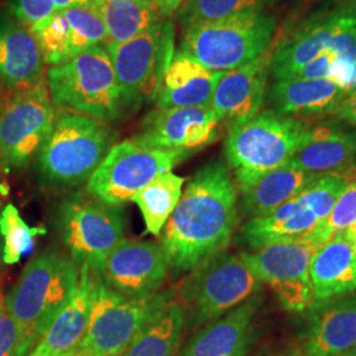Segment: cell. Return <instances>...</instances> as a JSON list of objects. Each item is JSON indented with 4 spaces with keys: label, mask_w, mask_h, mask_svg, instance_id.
Returning <instances> with one entry per match:
<instances>
[{
    "label": "cell",
    "mask_w": 356,
    "mask_h": 356,
    "mask_svg": "<svg viewBox=\"0 0 356 356\" xmlns=\"http://www.w3.org/2000/svg\"><path fill=\"white\" fill-rule=\"evenodd\" d=\"M337 57L330 51L321 53L317 58L298 70L293 78L297 79H331ZM292 79V78H291Z\"/></svg>",
    "instance_id": "obj_38"
},
{
    "label": "cell",
    "mask_w": 356,
    "mask_h": 356,
    "mask_svg": "<svg viewBox=\"0 0 356 356\" xmlns=\"http://www.w3.org/2000/svg\"><path fill=\"white\" fill-rule=\"evenodd\" d=\"M276 26V19L264 11L184 26L179 49L207 69L226 73L264 54L272 47Z\"/></svg>",
    "instance_id": "obj_8"
},
{
    "label": "cell",
    "mask_w": 356,
    "mask_h": 356,
    "mask_svg": "<svg viewBox=\"0 0 356 356\" xmlns=\"http://www.w3.org/2000/svg\"><path fill=\"white\" fill-rule=\"evenodd\" d=\"M339 3L347 6L351 11L356 13V0H339Z\"/></svg>",
    "instance_id": "obj_43"
},
{
    "label": "cell",
    "mask_w": 356,
    "mask_h": 356,
    "mask_svg": "<svg viewBox=\"0 0 356 356\" xmlns=\"http://www.w3.org/2000/svg\"><path fill=\"white\" fill-rule=\"evenodd\" d=\"M309 275L317 304L356 292V254L344 232L317 248L310 260Z\"/></svg>",
    "instance_id": "obj_26"
},
{
    "label": "cell",
    "mask_w": 356,
    "mask_h": 356,
    "mask_svg": "<svg viewBox=\"0 0 356 356\" xmlns=\"http://www.w3.org/2000/svg\"><path fill=\"white\" fill-rule=\"evenodd\" d=\"M0 356H20L19 329L0 300Z\"/></svg>",
    "instance_id": "obj_37"
},
{
    "label": "cell",
    "mask_w": 356,
    "mask_h": 356,
    "mask_svg": "<svg viewBox=\"0 0 356 356\" xmlns=\"http://www.w3.org/2000/svg\"><path fill=\"white\" fill-rule=\"evenodd\" d=\"M318 225V219L294 197L267 216L248 219L239 231L238 243L254 251L272 243L304 239Z\"/></svg>",
    "instance_id": "obj_27"
},
{
    "label": "cell",
    "mask_w": 356,
    "mask_h": 356,
    "mask_svg": "<svg viewBox=\"0 0 356 356\" xmlns=\"http://www.w3.org/2000/svg\"><path fill=\"white\" fill-rule=\"evenodd\" d=\"M56 114L47 76L33 86L16 90L0 114L1 165L10 170L31 165L51 134Z\"/></svg>",
    "instance_id": "obj_12"
},
{
    "label": "cell",
    "mask_w": 356,
    "mask_h": 356,
    "mask_svg": "<svg viewBox=\"0 0 356 356\" xmlns=\"http://www.w3.org/2000/svg\"><path fill=\"white\" fill-rule=\"evenodd\" d=\"M239 223L238 188L229 166L213 161L188 182L163 229L169 270L191 272L207 257L225 251Z\"/></svg>",
    "instance_id": "obj_1"
},
{
    "label": "cell",
    "mask_w": 356,
    "mask_h": 356,
    "mask_svg": "<svg viewBox=\"0 0 356 356\" xmlns=\"http://www.w3.org/2000/svg\"><path fill=\"white\" fill-rule=\"evenodd\" d=\"M184 327V312L175 300L145 326L123 356H178Z\"/></svg>",
    "instance_id": "obj_30"
},
{
    "label": "cell",
    "mask_w": 356,
    "mask_h": 356,
    "mask_svg": "<svg viewBox=\"0 0 356 356\" xmlns=\"http://www.w3.org/2000/svg\"><path fill=\"white\" fill-rule=\"evenodd\" d=\"M347 356H356V347L355 348H354V350H353V351H351V353H350V354H348V355Z\"/></svg>",
    "instance_id": "obj_47"
},
{
    "label": "cell",
    "mask_w": 356,
    "mask_h": 356,
    "mask_svg": "<svg viewBox=\"0 0 356 356\" xmlns=\"http://www.w3.org/2000/svg\"><path fill=\"white\" fill-rule=\"evenodd\" d=\"M223 72H214L179 51L164 73L156 97V108H184L210 106Z\"/></svg>",
    "instance_id": "obj_23"
},
{
    "label": "cell",
    "mask_w": 356,
    "mask_h": 356,
    "mask_svg": "<svg viewBox=\"0 0 356 356\" xmlns=\"http://www.w3.org/2000/svg\"><path fill=\"white\" fill-rule=\"evenodd\" d=\"M176 300V288L128 298L97 281L88 330L76 356H123L141 331Z\"/></svg>",
    "instance_id": "obj_7"
},
{
    "label": "cell",
    "mask_w": 356,
    "mask_h": 356,
    "mask_svg": "<svg viewBox=\"0 0 356 356\" xmlns=\"http://www.w3.org/2000/svg\"><path fill=\"white\" fill-rule=\"evenodd\" d=\"M220 126L211 106L156 108L131 140L151 149L194 152L218 140Z\"/></svg>",
    "instance_id": "obj_14"
},
{
    "label": "cell",
    "mask_w": 356,
    "mask_h": 356,
    "mask_svg": "<svg viewBox=\"0 0 356 356\" xmlns=\"http://www.w3.org/2000/svg\"><path fill=\"white\" fill-rule=\"evenodd\" d=\"M309 124L273 110L260 111L231 128L225 143L229 168L239 191L270 170L286 165L304 141Z\"/></svg>",
    "instance_id": "obj_6"
},
{
    "label": "cell",
    "mask_w": 356,
    "mask_h": 356,
    "mask_svg": "<svg viewBox=\"0 0 356 356\" xmlns=\"http://www.w3.org/2000/svg\"><path fill=\"white\" fill-rule=\"evenodd\" d=\"M153 8L159 13L163 19H170L177 13L178 8L184 4L185 0H148Z\"/></svg>",
    "instance_id": "obj_40"
},
{
    "label": "cell",
    "mask_w": 356,
    "mask_h": 356,
    "mask_svg": "<svg viewBox=\"0 0 356 356\" xmlns=\"http://www.w3.org/2000/svg\"><path fill=\"white\" fill-rule=\"evenodd\" d=\"M98 279L89 268H79L76 293L28 356H58L76 353L88 330Z\"/></svg>",
    "instance_id": "obj_22"
},
{
    "label": "cell",
    "mask_w": 356,
    "mask_h": 356,
    "mask_svg": "<svg viewBox=\"0 0 356 356\" xmlns=\"http://www.w3.org/2000/svg\"><path fill=\"white\" fill-rule=\"evenodd\" d=\"M193 152L159 151L132 140L115 144L86 184V191L111 206H123L153 179L172 172Z\"/></svg>",
    "instance_id": "obj_11"
},
{
    "label": "cell",
    "mask_w": 356,
    "mask_h": 356,
    "mask_svg": "<svg viewBox=\"0 0 356 356\" xmlns=\"http://www.w3.org/2000/svg\"><path fill=\"white\" fill-rule=\"evenodd\" d=\"M261 304L259 293L220 318L201 326L178 356H248L256 337L254 319Z\"/></svg>",
    "instance_id": "obj_18"
},
{
    "label": "cell",
    "mask_w": 356,
    "mask_h": 356,
    "mask_svg": "<svg viewBox=\"0 0 356 356\" xmlns=\"http://www.w3.org/2000/svg\"><path fill=\"white\" fill-rule=\"evenodd\" d=\"M334 116L344 124L356 129V88L347 92Z\"/></svg>",
    "instance_id": "obj_39"
},
{
    "label": "cell",
    "mask_w": 356,
    "mask_h": 356,
    "mask_svg": "<svg viewBox=\"0 0 356 356\" xmlns=\"http://www.w3.org/2000/svg\"><path fill=\"white\" fill-rule=\"evenodd\" d=\"M185 178L168 172L153 179L131 202L136 204L149 234L160 236L184 191Z\"/></svg>",
    "instance_id": "obj_31"
},
{
    "label": "cell",
    "mask_w": 356,
    "mask_h": 356,
    "mask_svg": "<svg viewBox=\"0 0 356 356\" xmlns=\"http://www.w3.org/2000/svg\"><path fill=\"white\" fill-rule=\"evenodd\" d=\"M98 11L107 32L106 44L127 42L165 20L148 0H101Z\"/></svg>",
    "instance_id": "obj_29"
},
{
    "label": "cell",
    "mask_w": 356,
    "mask_h": 356,
    "mask_svg": "<svg viewBox=\"0 0 356 356\" xmlns=\"http://www.w3.org/2000/svg\"><path fill=\"white\" fill-rule=\"evenodd\" d=\"M57 11L70 7H98L101 0H53Z\"/></svg>",
    "instance_id": "obj_41"
},
{
    "label": "cell",
    "mask_w": 356,
    "mask_h": 356,
    "mask_svg": "<svg viewBox=\"0 0 356 356\" xmlns=\"http://www.w3.org/2000/svg\"><path fill=\"white\" fill-rule=\"evenodd\" d=\"M272 51L269 48L250 64L226 72L218 82L210 106L229 131L261 111L269 89Z\"/></svg>",
    "instance_id": "obj_17"
},
{
    "label": "cell",
    "mask_w": 356,
    "mask_h": 356,
    "mask_svg": "<svg viewBox=\"0 0 356 356\" xmlns=\"http://www.w3.org/2000/svg\"><path fill=\"white\" fill-rule=\"evenodd\" d=\"M47 82L56 110L86 115L107 124L127 113L104 45L83 51L66 64L48 67Z\"/></svg>",
    "instance_id": "obj_4"
},
{
    "label": "cell",
    "mask_w": 356,
    "mask_h": 356,
    "mask_svg": "<svg viewBox=\"0 0 356 356\" xmlns=\"http://www.w3.org/2000/svg\"><path fill=\"white\" fill-rule=\"evenodd\" d=\"M45 229L29 227L13 204H7L0 213V238L3 241V263L13 266L31 251L33 239L44 235Z\"/></svg>",
    "instance_id": "obj_33"
},
{
    "label": "cell",
    "mask_w": 356,
    "mask_h": 356,
    "mask_svg": "<svg viewBox=\"0 0 356 356\" xmlns=\"http://www.w3.org/2000/svg\"><path fill=\"white\" fill-rule=\"evenodd\" d=\"M269 356H302V351L298 348H291V350H284L277 354Z\"/></svg>",
    "instance_id": "obj_42"
},
{
    "label": "cell",
    "mask_w": 356,
    "mask_h": 356,
    "mask_svg": "<svg viewBox=\"0 0 356 356\" xmlns=\"http://www.w3.org/2000/svg\"><path fill=\"white\" fill-rule=\"evenodd\" d=\"M29 29L36 38L44 63L49 67L66 64L81 53L104 45L107 41L98 7L58 10Z\"/></svg>",
    "instance_id": "obj_15"
},
{
    "label": "cell",
    "mask_w": 356,
    "mask_h": 356,
    "mask_svg": "<svg viewBox=\"0 0 356 356\" xmlns=\"http://www.w3.org/2000/svg\"><path fill=\"white\" fill-rule=\"evenodd\" d=\"M347 231H350V232H356V220L355 223H354L351 227H348V229H347Z\"/></svg>",
    "instance_id": "obj_44"
},
{
    "label": "cell",
    "mask_w": 356,
    "mask_h": 356,
    "mask_svg": "<svg viewBox=\"0 0 356 356\" xmlns=\"http://www.w3.org/2000/svg\"><path fill=\"white\" fill-rule=\"evenodd\" d=\"M321 176L292 164L270 170L241 191L243 214L250 219L264 216L291 201L309 182Z\"/></svg>",
    "instance_id": "obj_28"
},
{
    "label": "cell",
    "mask_w": 356,
    "mask_h": 356,
    "mask_svg": "<svg viewBox=\"0 0 356 356\" xmlns=\"http://www.w3.org/2000/svg\"><path fill=\"white\" fill-rule=\"evenodd\" d=\"M347 90L332 79H277L268 89L270 110L286 116L332 115Z\"/></svg>",
    "instance_id": "obj_25"
},
{
    "label": "cell",
    "mask_w": 356,
    "mask_h": 356,
    "mask_svg": "<svg viewBox=\"0 0 356 356\" xmlns=\"http://www.w3.org/2000/svg\"><path fill=\"white\" fill-rule=\"evenodd\" d=\"M42 53L28 26L0 20V81L10 89H26L47 76Z\"/></svg>",
    "instance_id": "obj_24"
},
{
    "label": "cell",
    "mask_w": 356,
    "mask_h": 356,
    "mask_svg": "<svg viewBox=\"0 0 356 356\" xmlns=\"http://www.w3.org/2000/svg\"><path fill=\"white\" fill-rule=\"evenodd\" d=\"M348 184V178L343 175H321L309 182L296 198L322 223L330 216L334 204Z\"/></svg>",
    "instance_id": "obj_34"
},
{
    "label": "cell",
    "mask_w": 356,
    "mask_h": 356,
    "mask_svg": "<svg viewBox=\"0 0 356 356\" xmlns=\"http://www.w3.org/2000/svg\"><path fill=\"white\" fill-rule=\"evenodd\" d=\"M356 220V181L348 184L343 193L334 204L330 216L319 223L307 236L314 239L319 245L329 242L337 234L351 227Z\"/></svg>",
    "instance_id": "obj_35"
},
{
    "label": "cell",
    "mask_w": 356,
    "mask_h": 356,
    "mask_svg": "<svg viewBox=\"0 0 356 356\" xmlns=\"http://www.w3.org/2000/svg\"><path fill=\"white\" fill-rule=\"evenodd\" d=\"M79 268L70 254L48 248L33 257L3 302L20 335V356H28L51 322L72 300Z\"/></svg>",
    "instance_id": "obj_2"
},
{
    "label": "cell",
    "mask_w": 356,
    "mask_h": 356,
    "mask_svg": "<svg viewBox=\"0 0 356 356\" xmlns=\"http://www.w3.org/2000/svg\"><path fill=\"white\" fill-rule=\"evenodd\" d=\"M173 23L168 19L127 42L104 44L124 97L127 111L156 99L175 56Z\"/></svg>",
    "instance_id": "obj_10"
},
{
    "label": "cell",
    "mask_w": 356,
    "mask_h": 356,
    "mask_svg": "<svg viewBox=\"0 0 356 356\" xmlns=\"http://www.w3.org/2000/svg\"><path fill=\"white\" fill-rule=\"evenodd\" d=\"M355 170H356V169H355Z\"/></svg>",
    "instance_id": "obj_50"
},
{
    "label": "cell",
    "mask_w": 356,
    "mask_h": 356,
    "mask_svg": "<svg viewBox=\"0 0 356 356\" xmlns=\"http://www.w3.org/2000/svg\"><path fill=\"white\" fill-rule=\"evenodd\" d=\"M58 356H76V355H74V353H69V354H63V355H58Z\"/></svg>",
    "instance_id": "obj_48"
},
{
    "label": "cell",
    "mask_w": 356,
    "mask_h": 356,
    "mask_svg": "<svg viewBox=\"0 0 356 356\" xmlns=\"http://www.w3.org/2000/svg\"><path fill=\"white\" fill-rule=\"evenodd\" d=\"M168 272V257L160 244L124 239L107 256L99 279L124 297L141 298L159 292Z\"/></svg>",
    "instance_id": "obj_16"
},
{
    "label": "cell",
    "mask_w": 356,
    "mask_h": 356,
    "mask_svg": "<svg viewBox=\"0 0 356 356\" xmlns=\"http://www.w3.org/2000/svg\"><path fill=\"white\" fill-rule=\"evenodd\" d=\"M114 139L107 123L57 110L51 134L36 157L40 184L58 191L83 186L114 147Z\"/></svg>",
    "instance_id": "obj_3"
},
{
    "label": "cell",
    "mask_w": 356,
    "mask_h": 356,
    "mask_svg": "<svg viewBox=\"0 0 356 356\" xmlns=\"http://www.w3.org/2000/svg\"><path fill=\"white\" fill-rule=\"evenodd\" d=\"M277 0H185L173 17L184 28L247 13H264Z\"/></svg>",
    "instance_id": "obj_32"
},
{
    "label": "cell",
    "mask_w": 356,
    "mask_h": 356,
    "mask_svg": "<svg viewBox=\"0 0 356 356\" xmlns=\"http://www.w3.org/2000/svg\"><path fill=\"white\" fill-rule=\"evenodd\" d=\"M319 247L314 239L306 236L297 241L272 243L239 254L260 282L272 288L285 310L309 313L317 305L309 266Z\"/></svg>",
    "instance_id": "obj_13"
},
{
    "label": "cell",
    "mask_w": 356,
    "mask_h": 356,
    "mask_svg": "<svg viewBox=\"0 0 356 356\" xmlns=\"http://www.w3.org/2000/svg\"><path fill=\"white\" fill-rule=\"evenodd\" d=\"M302 356H304V354H302Z\"/></svg>",
    "instance_id": "obj_49"
},
{
    "label": "cell",
    "mask_w": 356,
    "mask_h": 356,
    "mask_svg": "<svg viewBox=\"0 0 356 356\" xmlns=\"http://www.w3.org/2000/svg\"><path fill=\"white\" fill-rule=\"evenodd\" d=\"M289 164L313 175H343L356 169V129L327 122L309 126Z\"/></svg>",
    "instance_id": "obj_20"
},
{
    "label": "cell",
    "mask_w": 356,
    "mask_h": 356,
    "mask_svg": "<svg viewBox=\"0 0 356 356\" xmlns=\"http://www.w3.org/2000/svg\"><path fill=\"white\" fill-rule=\"evenodd\" d=\"M3 107H4V102H3V98H1V95H0V114H1V111H3Z\"/></svg>",
    "instance_id": "obj_46"
},
{
    "label": "cell",
    "mask_w": 356,
    "mask_h": 356,
    "mask_svg": "<svg viewBox=\"0 0 356 356\" xmlns=\"http://www.w3.org/2000/svg\"><path fill=\"white\" fill-rule=\"evenodd\" d=\"M338 22V6L329 11L316 13L304 22L289 38L273 48L270 76L276 81L291 79L305 65L327 51Z\"/></svg>",
    "instance_id": "obj_21"
},
{
    "label": "cell",
    "mask_w": 356,
    "mask_h": 356,
    "mask_svg": "<svg viewBox=\"0 0 356 356\" xmlns=\"http://www.w3.org/2000/svg\"><path fill=\"white\" fill-rule=\"evenodd\" d=\"M1 257H3V243L0 241V263L3 261V260H1Z\"/></svg>",
    "instance_id": "obj_45"
},
{
    "label": "cell",
    "mask_w": 356,
    "mask_h": 356,
    "mask_svg": "<svg viewBox=\"0 0 356 356\" xmlns=\"http://www.w3.org/2000/svg\"><path fill=\"white\" fill-rule=\"evenodd\" d=\"M263 284L241 254L226 250L193 268L176 288L185 326L200 329L261 292Z\"/></svg>",
    "instance_id": "obj_5"
},
{
    "label": "cell",
    "mask_w": 356,
    "mask_h": 356,
    "mask_svg": "<svg viewBox=\"0 0 356 356\" xmlns=\"http://www.w3.org/2000/svg\"><path fill=\"white\" fill-rule=\"evenodd\" d=\"M57 11L53 0H13L11 13L15 19L31 28Z\"/></svg>",
    "instance_id": "obj_36"
},
{
    "label": "cell",
    "mask_w": 356,
    "mask_h": 356,
    "mask_svg": "<svg viewBox=\"0 0 356 356\" xmlns=\"http://www.w3.org/2000/svg\"><path fill=\"white\" fill-rule=\"evenodd\" d=\"M356 347V294L318 302L309 312L304 356H347Z\"/></svg>",
    "instance_id": "obj_19"
},
{
    "label": "cell",
    "mask_w": 356,
    "mask_h": 356,
    "mask_svg": "<svg viewBox=\"0 0 356 356\" xmlns=\"http://www.w3.org/2000/svg\"><path fill=\"white\" fill-rule=\"evenodd\" d=\"M57 229L76 267L101 277L107 256L126 239V218L122 206L76 191L58 204Z\"/></svg>",
    "instance_id": "obj_9"
}]
</instances>
